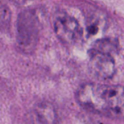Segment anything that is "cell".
Segmentation results:
<instances>
[{
  "label": "cell",
  "instance_id": "1",
  "mask_svg": "<svg viewBox=\"0 0 124 124\" xmlns=\"http://www.w3.org/2000/svg\"><path fill=\"white\" fill-rule=\"evenodd\" d=\"M76 97L87 110L113 118H124V86L87 83L79 87Z\"/></svg>",
  "mask_w": 124,
  "mask_h": 124
},
{
  "label": "cell",
  "instance_id": "2",
  "mask_svg": "<svg viewBox=\"0 0 124 124\" xmlns=\"http://www.w3.org/2000/svg\"><path fill=\"white\" fill-rule=\"evenodd\" d=\"M39 38V22L30 11L20 14L17 22V41L18 47L24 52H33Z\"/></svg>",
  "mask_w": 124,
  "mask_h": 124
},
{
  "label": "cell",
  "instance_id": "3",
  "mask_svg": "<svg viewBox=\"0 0 124 124\" xmlns=\"http://www.w3.org/2000/svg\"><path fill=\"white\" fill-rule=\"evenodd\" d=\"M89 68L92 76L100 80H108L116 73L115 61L110 54L90 50Z\"/></svg>",
  "mask_w": 124,
  "mask_h": 124
},
{
  "label": "cell",
  "instance_id": "4",
  "mask_svg": "<svg viewBox=\"0 0 124 124\" xmlns=\"http://www.w3.org/2000/svg\"><path fill=\"white\" fill-rule=\"evenodd\" d=\"M54 29L57 37L68 44L75 42L81 34L78 21L67 14L58 15L54 18Z\"/></svg>",
  "mask_w": 124,
  "mask_h": 124
},
{
  "label": "cell",
  "instance_id": "5",
  "mask_svg": "<svg viewBox=\"0 0 124 124\" xmlns=\"http://www.w3.org/2000/svg\"><path fill=\"white\" fill-rule=\"evenodd\" d=\"M35 118L39 124H54L57 115L54 107L48 102L37 105L34 109Z\"/></svg>",
  "mask_w": 124,
  "mask_h": 124
},
{
  "label": "cell",
  "instance_id": "6",
  "mask_svg": "<svg viewBox=\"0 0 124 124\" xmlns=\"http://www.w3.org/2000/svg\"><path fill=\"white\" fill-rule=\"evenodd\" d=\"M118 44L116 41L111 39H102L97 40L92 45V50L113 55L118 51Z\"/></svg>",
  "mask_w": 124,
  "mask_h": 124
},
{
  "label": "cell",
  "instance_id": "7",
  "mask_svg": "<svg viewBox=\"0 0 124 124\" xmlns=\"http://www.w3.org/2000/svg\"><path fill=\"white\" fill-rule=\"evenodd\" d=\"M10 17H11L10 10L7 7L3 5L1 9V23L2 28L7 27V25L9 23Z\"/></svg>",
  "mask_w": 124,
  "mask_h": 124
}]
</instances>
